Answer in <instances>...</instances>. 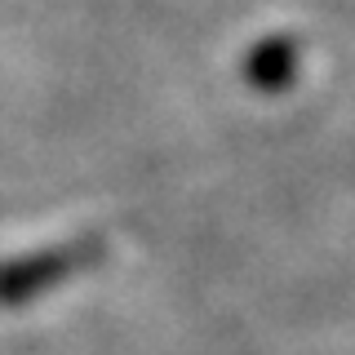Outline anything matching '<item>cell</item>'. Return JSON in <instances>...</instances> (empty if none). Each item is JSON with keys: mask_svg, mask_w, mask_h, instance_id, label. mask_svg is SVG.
Listing matches in <instances>:
<instances>
[{"mask_svg": "<svg viewBox=\"0 0 355 355\" xmlns=\"http://www.w3.org/2000/svg\"><path fill=\"white\" fill-rule=\"evenodd\" d=\"M288 76H293V44H284V40L262 44L249 58V80L262 85V89H280Z\"/></svg>", "mask_w": 355, "mask_h": 355, "instance_id": "1", "label": "cell"}]
</instances>
